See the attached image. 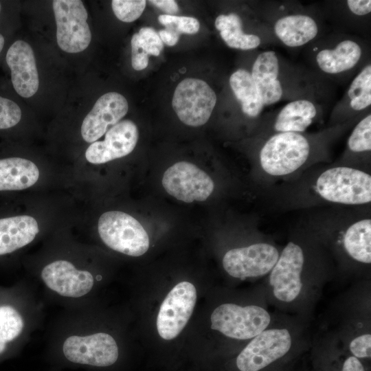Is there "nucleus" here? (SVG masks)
<instances>
[{"mask_svg": "<svg viewBox=\"0 0 371 371\" xmlns=\"http://www.w3.org/2000/svg\"><path fill=\"white\" fill-rule=\"evenodd\" d=\"M250 73L265 106L276 104L286 96L282 64L276 52L267 50L260 53Z\"/></svg>", "mask_w": 371, "mask_h": 371, "instance_id": "obj_16", "label": "nucleus"}, {"mask_svg": "<svg viewBox=\"0 0 371 371\" xmlns=\"http://www.w3.org/2000/svg\"><path fill=\"white\" fill-rule=\"evenodd\" d=\"M158 21L166 27L172 29L179 34H196L200 27L199 21L189 16L161 14L159 16Z\"/></svg>", "mask_w": 371, "mask_h": 371, "instance_id": "obj_29", "label": "nucleus"}, {"mask_svg": "<svg viewBox=\"0 0 371 371\" xmlns=\"http://www.w3.org/2000/svg\"><path fill=\"white\" fill-rule=\"evenodd\" d=\"M270 321L269 313L260 306H240L225 303L213 311L211 328L226 337L245 340L254 338L265 330Z\"/></svg>", "mask_w": 371, "mask_h": 371, "instance_id": "obj_5", "label": "nucleus"}, {"mask_svg": "<svg viewBox=\"0 0 371 371\" xmlns=\"http://www.w3.org/2000/svg\"><path fill=\"white\" fill-rule=\"evenodd\" d=\"M1 3H0V12H1Z\"/></svg>", "mask_w": 371, "mask_h": 371, "instance_id": "obj_40", "label": "nucleus"}, {"mask_svg": "<svg viewBox=\"0 0 371 371\" xmlns=\"http://www.w3.org/2000/svg\"><path fill=\"white\" fill-rule=\"evenodd\" d=\"M23 328V321L17 311L10 306H1L0 355L5 351L7 343L16 338Z\"/></svg>", "mask_w": 371, "mask_h": 371, "instance_id": "obj_27", "label": "nucleus"}, {"mask_svg": "<svg viewBox=\"0 0 371 371\" xmlns=\"http://www.w3.org/2000/svg\"><path fill=\"white\" fill-rule=\"evenodd\" d=\"M162 185L169 194L186 203L205 201L214 190L212 178L188 161H179L168 168L164 173Z\"/></svg>", "mask_w": 371, "mask_h": 371, "instance_id": "obj_9", "label": "nucleus"}, {"mask_svg": "<svg viewBox=\"0 0 371 371\" xmlns=\"http://www.w3.org/2000/svg\"><path fill=\"white\" fill-rule=\"evenodd\" d=\"M137 34L139 45L148 55L160 54V52L163 49V43L154 29L144 27L141 28Z\"/></svg>", "mask_w": 371, "mask_h": 371, "instance_id": "obj_31", "label": "nucleus"}, {"mask_svg": "<svg viewBox=\"0 0 371 371\" xmlns=\"http://www.w3.org/2000/svg\"><path fill=\"white\" fill-rule=\"evenodd\" d=\"M275 36L286 46H303L315 39L319 33L318 23L307 14L283 15L273 23Z\"/></svg>", "mask_w": 371, "mask_h": 371, "instance_id": "obj_21", "label": "nucleus"}, {"mask_svg": "<svg viewBox=\"0 0 371 371\" xmlns=\"http://www.w3.org/2000/svg\"><path fill=\"white\" fill-rule=\"evenodd\" d=\"M371 104V65H366L353 78L342 100L335 108L331 126L351 121Z\"/></svg>", "mask_w": 371, "mask_h": 371, "instance_id": "obj_20", "label": "nucleus"}, {"mask_svg": "<svg viewBox=\"0 0 371 371\" xmlns=\"http://www.w3.org/2000/svg\"><path fill=\"white\" fill-rule=\"evenodd\" d=\"M150 3L161 9L168 15H174L179 12V6L175 1L173 0H153Z\"/></svg>", "mask_w": 371, "mask_h": 371, "instance_id": "obj_36", "label": "nucleus"}, {"mask_svg": "<svg viewBox=\"0 0 371 371\" xmlns=\"http://www.w3.org/2000/svg\"><path fill=\"white\" fill-rule=\"evenodd\" d=\"M128 110L124 96L117 92H109L100 96L81 126V135L88 143H93L105 134L111 126L117 124Z\"/></svg>", "mask_w": 371, "mask_h": 371, "instance_id": "obj_14", "label": "nucleus"}, {"mask_svg": "<svg viewBox=\"0 0 371 371\" xmlns=\"http://www.w3.org/2000/svg\"><path fill=\"white\" fill-rule=\"evenodd\" d=\"M214 25L222 39L229 47L250 50L258 47L262 43L258 35L244 32L242 19L236 13L218 15Z\"/></svg>", "mask_w": 371, "mask_h": 371, "instance_id": "obj_26", "label": "nucleus"}, {"mask_svg": "<svg viewBox=\"0 0 371 371\" xmlns=\"http://www.w3.org/2000/svg\"><path fill=\"white\" fill-rule=\"evenodd\" d=\"M350 351L352 356L359 359H370L371 357V335L364 334L355 338L350 343Z\"/></svg>", "mask_w": 371, "mask_h": 371, "instance_id": "obj_32", "label": "nucleus"}, {"mask_svg": "<svg viewBox=\"0 0 371 371\" xmlns=\"http://www.w3.org/2000/svg\"><path fill=\"white\" fill-rule=\"evenodd\" d=\"M41 278L48 288L65 297L83 296L93 285L91 273L78 270L66 260H56L46 265L42 270Z\"/></svg>", "mask_w": 371, "mask_h": 371, "instance_id": "obj_15", "label": "nucleus"}, {"mask_svg": "<svg viewBox=\"0 0 371 371\" xmlns=\"http://www.w3.org/2000/svg\"><path fill=\"white\" fill-rule=\"evenodd\" d=\"M38 177L37 166L30 160L20 157L0 159V191L27 188L36 183Z\"/></svg>", "mask_w": 371, "mask_h": 371, "instance_id": "obj_24", "label": "nucleus"}, {"mask_svg": "<svg viewBox=\"0 0 371 371\" xmlns=\"http://www.w3.org/2000/svg\"><path fill=\"white\" fill-rule=\"evenodd\" d=\"M217 100L214 91L204 80L186 78L177 86L172 101L179 119L190 126H200L210 119Z\"/></svg>", "mask_w": 371, "mask_h": 371, "instance_id": "obj_7", "label": "nucleus"}, {"mask_svg": "<svg viewBox=\"0 0 371 371\" xmlns=\"http://www.w3.org/2000/svg\"><path fill=\"white\" fill-rule=\"evenodd\" d=\"M39 229L34 218L16 216L0 219V255L13 252L30 243Z\"/></svg>", "mask_w": 371, "mask_h": 371, "instance_id": "obj_22", "label": "nucleus"}, {"mask_svg": "<svg viewBox=\"0 0 371 371\" xmlns=\"http://www.w3.org/2000/svg\"><path fill=\"white\" fill-rule=\"evenodd\" d=\"M4 38L3 36L0 34V54L1 52V50L4 45Z\"/></svg>", "mask_w": 371, "mask_h": 371, "instance_id": "obj_38", "label": "nucleus"}, {"mask_svg": "<svg viewBox=\"0 0 371 371\" xmlns=\"http://www.w3.org/2000/svg\"><path fill=\"white\" fill-rule=\"evenodd\" d=\"M5 59L14 90L23 98L33 96L38 89L39 78L31 46L24 41H15L8 49Z\"/></svg>", "mask_w": 371, "mask_h": 371, "instance_id": "obj_17", "label": "nucleus"}, {"mask_svg": "<svg viewBox=\"0 0 371 371\" xmlns=\"http://www.w3.org/2000/svg\"><path fill=\"white\" fill-rule=\"evenodd\" d=\"M351 121L315 134L278 133L262 137L258 162L262 177L280 179L329 160L330 143Z\"/></svg>", "mask_w": 371, "mask_h": 371, "instance_id": "obj_1", "label": "nucleus"}, {"mask_svg": "<svg viewBox=\"0 0 371 371\" xmlns=\"http://www.w3.org/2000/svg\"><path fill=\"white\" fill-rule=\"evenodd\" d=\"M146 4L145 0H113L111 2L116 17L126 23L137 19L144 10Z\"/></svg>", "mask_w": 371, "mask_h": 371, "instance_id": "obj_28", "label": "nucleus"}, {"mask_svg": "<svg viewBox=\"0 0 371 371\" xmlns=\"http://www.w3.org/2000/svg\"><path fill=\"white\" fill-rule=\"evenodd\" d=\"M339 371H366L361 361L351 355L342 362Z\"/></svg>", "mask_w": 371, "mask_h": 371, "instance_id": "obj_35", "label": "nucleus"}, {"mask_svg": "<svg viewBox=\"0 0 371 371\" xmlns=\"http://www.w3.org/2000/svg\"><path fill=\"white\" fill-rule=\"evenodd\" d=\"M97 278H98V280H100V278H101V277H100V276H98Z\"/></svg>", "mask_w": 371, "mask_h": 371, "instance_id": "obj_39", "label": "nucleus"}, {"mask_svg": "<svg viewBox=\"0 0 371 371\" xmlns=\"http://www.w3.org/2000/svg\"><path fill=\"white\" fill-rule=\"evenodd\" d=\"M53 11L56 23V40L60 48L78 53L87 48L91 33L87 22L88 14L80 0H54Z\"/></svg>", "mask_w": 371, "mask_h": 371, "instance_id": "obj_6", "label": "nucleus"}, {"mask_svg": "<svg viewBox=\"0 0 371 371\" xmlns=\"http://www.w3.org/2000/svg\"><path fill=\"white\" fill-rule=\"evenodd\" d=\"M139 137L136 124L124 120L111 127L103 141L93 142L85 152L87 160L93 164H104L130 154Z\"/></svg>", "mask_w": 371, "mask_h": 371, "instance_id": "obj_13", "label": "nucleus"}, {"mask_svg": "<svg viewBox=\"0 0 371 371\" xmlns=\"http://www.w3.org/2000/svg\"><path fill=\"white\" fill-rule=\"evenodd\" d=\"M21 118V110L14 101L0 96V129L16 125Z\"/></svg>", "mask_w": 371, "mask_h": 371, "instance_id": "obj_30", "label": "nucleus"}, {"mask_svg": "<svg viewBox=\"0 0 371 371\" xmlns=\"http://www.w3.org/2000/svg\"><path fill=\"white\" fill-rule=\"evenodd\" d=\"M370 151L371 114L368 113L353 128L339 165L367 170L365 167L370 164Z\"/></svg>", "mask_w": 371, "mask_h": 371, "instance_id": "obj_23", "label": "nucleus"}, {"mask_svg": "<svg viewBox=\"0 0 371 371\" xmlns=\"http://www.w3.org/2000/svg\"><path fill=\"white\" fill-rule=\"evenodd\" d=\"M229 85L243 114L251 119L258 118L265 105L250 71L237 69L229 77Z\"/></svg>", "mask_w": 371, "mask_h": 371, "instance_id": "obj_25", "label": "nucleus"}, {"mask_svg": "<svg viewBox=\"0 0 371 371\" xmlns=\"http://www.w3.org/2000/svg\"><path fill=\"white\" fill-rule=\"evenodd\" d=\"M131 44L133 68L137 71L145 69L148 65V55L139 45L137 34L132 36Z\"/></svg>", "mask_w": 371, "mask_h": 371, "instance_id": "obj_33", "label": "nucleus"}, {"mask_svg": "<svg viewBox=\"0 0 371 371\" xmlns=\"http://www.w3.org/2000/svg\"><path fill=\"white\" fill-rule=\"evenodd\" d=\"M363 45L352 38H346L329 47L318 49L315 62L324 74L337 76L345 74L355 68L363 59Z\"/></svg>", "mask_w": 371, "mask_h": 371, "instance_id": "obj_19", "label": "nucleus"}, {"mask_svg": "<svg viewBox=\"0 0 371 371\" xmlns=\"http://www.w3.org/2000/svg\"><path fill=\"white\" fill-rule=\"evenodd\" d=\"M291 345L288 330H265L239 352L234 360V369L236 371H270L289 354Z\"/></svg>", "mask_w": 371, "mask_h": 371, "instance_id": "obj_3", "label": "nucleus"}, {"mask_svg": "<svg viewBox=\"0 0 371 371\" xmlns=\"http://www.w3.org/2000/svg\"><path fill=\"white\" fill-rule=\"evenodd\" d=\"M304 262L302 247L289 241L280 254L269 275V283L278 300L290 302L299 295L302 287L301 276Z\"/></svg>", "mask_w": 371, "mask_h": 371, "instance_id": "obj_11", "label": "nucleus"}, {"mask_svg": "<svg viewBox=\"0 0 371 371\" xmlns=\"http://www.w3.org/2000/svg\"><path fill=\"white\" fill-rule=\"evenodd\" d=\"M162 43H164L168 46H174L179 41L180 34L172 30L167 28L159 30L158 33Z\"/></svg>", "mask_w": 371, "mask_h": 371, "instance_id": "obj_37", "label": "nucleus"}, {"mask_svg": "<svg viewBox=\"0 0 371 371\" xmlns=\"http://www.w3.org/2000/svg\"><path fill=\"white\" fill-rule=\"evenodd\" d=\"M348 10L357 16H364L371 12L370 0H348L346 1Z\"/></svg>", "mask_w": 371, "mask_h": 371, "instance_id": "obj_34", "label": "nucleus"}, {"mask_svg": "<svg viewBox=\"0 0 371 371\" xmlns=\"http://www.w3.org/2000/svg\"><path fill=\"white\" fill-rule=\"evenodd\" d=\"M98 229L104 243L116 251L140 256L149 248V238L143 226L125 212H104L99 218Z\"/></svg>", "mask_w": 371, "mask_h": 371, "instance_id": "obj_4", "label": "nucleus"}, {"mask_svg": "<svg viewBox=\"0 0 371 371\" xmlns=\"http://www.w3.org/2000/svg\"><path fill=\"white\" fill-rule=\"evenodd\" d=\"M280 252L273 245L260 242L227 251L223 258L225 271L231 276L244 280L262 276L271 271Z\"/></svg>", "mask_w": 371, "mask_h": 371, "instance_id": "obj_10", "label": "nucleus"}, {"mask_svg": "<svg viewBox=\"0 0 371 371\" xmlns=\"http://www.w3.org/2000/svg\"><path fill=\"white\" fill-rule=\"evenodd\" d=\"M311 183L310 193L317 201L342 206L371 202V175L367 170L338 164L321 171Z\"/></svg>", "mask_w": 371, "mask_h": 371, "instance_id": "obj_2", "label": "nucleus"}, {"mask_svg": "<svg viewBox=\"0 0 371 371\" xmlns=\"http://www.w3.org/2000/svg\"><path fill=\"white\" fill-rule=\"evenodd\" d=\"M319 115V108L311 100L297 98L284 105L271 123L262 127V137L278 133H305Z\"/></svg>", "mask_w": 371, "mask_h": 371, "instance_id": "obj_18", "label": "nucleus"}, {"mask_svg": "<svg viewBox=\"0 0 371 371\" xmlns=\"http://www.w3.org/2000/svg\"><path fill=\"white\" fill-rule=\"evenodd\" d=\"M196 302L194 286L186 281L175 285L161 303L157 318L159 336L166 340L177 337L190 319Z\"/></svg>", "mask_w": 371, "mask_h": 371, "instance_id": "obj_8", "label": "nucleus"}, {"mask_svg": "<svg viewBox=\"0 0 371 371\" xmlns=\"http://www.w3.org/2000/svg\"><path fill=\"white\" fill-rule=\"evenodd\" d=\"M63 350L65 357L71 362L96 367L111 366L119 357L116 341L110 335L104 333L69 337L64 342Z\"/></svg>", "mask_w": 371, "mask_h": 371, "instance_id": "obj_12", "label": "nucleus"}]
</instances>
